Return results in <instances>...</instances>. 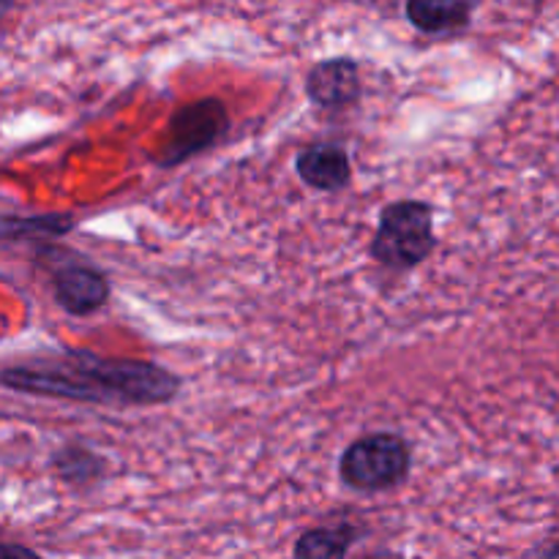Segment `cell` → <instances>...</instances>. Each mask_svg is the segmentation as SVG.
<instances>
[{"instance_id":"277c9868","label":"cell","mask_w":559,"mask_h":559,"mask_svg":"<svg viewBox=\"0 0 559 559\" xmlns=\"http://www.w3.org/2000/svg\"><path fill=\"white\" fill-rule=\"evenodd\" d=\"M229 126L233 123H229L227 104L222 98L207 96L200 98V102L186 104L169 120L162 151L156 153V164L169 169L202 156V153L216 147L227 136Z\"/></svg>"},{"instance_id":"9c48e42d","label":"cell","mask_w":559,"mask_h":559,"mask_svg":"<svg viewBox=\"0 0 559 559\" xmlns=\"http://www.w3.org/2000/svg\"><path fill=\"white\" fill-rule=\"evenodd\" d=\"M360 540V530L355 524H333V527L306 530L293 546V557L298 559H336L347 557Z\"/></svg>"},{"instance_id":"8992f818","label":"cell","mask_w":559,"mask_h":559,"mask_svg":"<svg viewBox=\"0 0 559 559\" xmlns=\"http://www.w3.org/2000/svg\"><path fill=\"white\" fill-rule=\"evenodd\" d=\"M306 96L317 109L325 112H347L364 96L360 66L347 55L320 60L306 74Z\"/></svg>"},{"instance_id":"6da1fadb","label":"cell","mask_w":559,"mask_h":559,"mask_svg":"<svg viewBox=\"0 0 559 559\" xmlns=\"http://www.w3.org/2000/svg\"><path fill=\"white\" fill-rule=\"evenodd\" d=\"M0 385L27 396L98 407H158L178 399L183 380L156 360L107 358L91 349H63L0 371Z\"/></svg>"},{"instance_id":"7a4b0ae2","label":"cell","mask_w":559,"mask_h":559,"mask_svg":"<svg viewBox=\"0 0 559 559\" xmlns=\"http://www.w3.org/2000/svg\"><path fill=\"white\" fill-rule=\"evenodd\" d=\"M437 249L435 207L424 200H396L382 207L369 254L388 271H415Z\"/></svg>"},{"instance_id":"8fae6325","label":"cell","mask_w":559,"mask_h":559,"mask_svg":"<svg viewBox=\"0 0 559 559\" xmlns=\"http://www.w3.org/2000/svg\"><path fill=\"white\" fill-rule=\"evenodd\" d=\"M14 3H16V0H0V25H3V22H5L9 11L14 9Z\"/></svg>"},{"instance_id":"3957f363","label":"cell","mask_w":559,"mask_h":559,"mask_svg":"<svg viewBox=\"0 0 559 559\" xmlns=\"http://www.w3.org/2000/svg\"><path fill=\"white\" fill-rule=\"evenodd\" d=\"M413 469V448L402 435L374 431L358 437L338 459V478L347 489L380 495L402 486Z\"/></svg>"},{"instance_id":"30bf717a","label":"cell","mask_w":559,"mask_h":559,"mask_svg":"<svg viewBox=\"0 0 559 559\" xmlns=\"http://www.w3.org/2000/svg\"><path fill=\"white\" fill-rule=\"evenodd\" d=\"M55 473L76 489H87V486L98 484L107 475V459L98 456L93 448L87 445H66L55 453L52 459Z\"/></svg>"},{"instance_id":"7c38bea8","label":"cell","mask_w":559,"mask_h":559,"mask_svg":"<svg viewBox=\"0 0 559 559\" xmlns=\"http://www.w3.org/2000/svg\"><path fill=\"white\" fill-rule=\"evenodd\" d=\"M535 555H544V557H559V544L540 546V549H535Z\"/></svg>"},{"instance_id":"5b68a950","label":"cell","mask_w":559,"mask_h":559,"mask_svg":"<svg viewBox=\"0 0 559 559\" xmlns=\"http://www.w3.org/2000/svg\"><path fill=\"white\" fill-rule=\"evenodd\" d=\"M52 293L66 314L91 317L107 306L112 284L102 267L80 257H69L52 271Z\"/></svg>"},{"instance_id":"ba28073f","label":"cell","mask_w":559,"mask_h":559,"mask_svg":"<svg viewBox=\"0 0 559 559\" xmlns=\"http://www.w3.org/2000/svg\"><path fill=\"white\" fill-rule=\"evenodd\" d=\"M404 14L426 36L462 33L473 22V0H404Z\"/></svg>"},{"instance_id":"52a82bcc","label":"cell","mask_w":559,"mask_h":559,"mask_svg":"<svg viewBox=\"0 0 559 559\" xmlns=\"http://www.w3.org/2000/svg\"><path fill=\"white\" fill-rule=\"evenodd\" d=\"M295 173L309 189L336 194L353 180V158L342 145L333 142H311L295 156Z\"/></svg>"}]
</instances>
